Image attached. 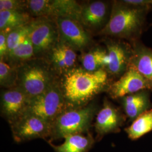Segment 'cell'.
<instances>
[{
    "label": "cell",
    "instance_id": "1",
    "mask_svg": "<svg viewBox=\"0 0 152 152\" xmlns=\"http://www.w3.org/2000/svg\"><path fill=\"white\" fill-rule=\"evenodd\" d=\"M107 82L108 74L103 68L94 72L72 68L64 76L61 91L66 102L82 105L101 91Z\"/></svg>",
    "mask_w": 152,
    "mask_h": 152
},
{
    "label": "cell",
    "instance_id": "2",
    "mask_svg": "<svg viewBox=\"0 0 152 152\" xmlns=\"http://www.w3.org/2000/svg\"><path fill=\"white\" fill-rule=\"evenodd\" d=\"M144 11V8L128 5L122 1L115 4L110 19L101 33L125 38L136 35L142 26Z\"/></svg>",
    "mask_w": 152,
    "mask_h": 152
},
{
    "label": "cell",
    "instance_id": "3",
    "mask_svg": "<svg viewBox=\"0 0 152 152\" xmlns=\"http://www.w3.org/2000/svg\"><path fill=\"white\" fill-rule=\"evenodd\" d=\"M17 71V87L25 92L29 99L42 94L53 83L52 73L42 61L31 60Z\"/></svg>",
    "mask_w": 152,
    "mask_h": 152
},
{
    "label": "cell",
    "instance_id": "4",
    "mask_svg": "<svg viewBox=\"0 0 152 152\" xmlns=\"http://www.w3.org/2000/svg\"><path fill=\"white\" fill-rule=\"evenodd\" d=\"M65 104L61 90L53 82L42 94L28 100L25 113L53 124L57 117L65 110Z\"/></svg>",
    "mask_w": 152,
    "mask_h": 152
},
{
    "label": "cell",
    "instance_id": "5",
    "mask_svg": "<svg viewBox=\"0 0 152 152\" xmlns=\"http://www.w3.org/2000/svg\"><path fill=\"white\" fill-rule=\"evenodd\" d=\"M95 113L94 105L64 110L53 124V139L82 134L88 129Z\"/></svg>",
    "mask_w": 152,
    "mask_h": 152
},
{
    "label": "cell",
    "instance_id": "6",
    "mask_svg": "<svg viewBox=\"0 0 152 152\" xmlns=\"http://www.w3.org/2000/svg\"><path fill=\"white\" fill-rule=\"evenodd\" d=\"M29 27V37L34 49L35 55L50 52L60 41L57 24L49 19L42 18L32 21Z\"/></svg>",
    "mask_w": 152,
    "mask_h": 152
},
{
    "label": "cell",
    "instance_id": "7",
    "mask_svg": "<svg viewBox=\"0 0 152 152\" xmlns=\"http://www.w3.org/2000/svg\"><path fill=\"white\" fill-rule=\"evenodd\" d=\"M14 138L17 142L45 139L52 135L53 124L32 114L24 113L11 124Z\"/></svg>",
    "mask_w": 152,
    "mask_h": 152
},
{
    "label": "cell",
    "instance_id": "8",
    "mask_svg": "<svg viewBox=\"0 0 152 152\" xmlns=\"http://www.w3.org/2000/svg\"><path fill=\"white\" fill-rule=\"evenodd\" d=\"M60 41L73 49H85L90 44L91 37L78 21L67 17L59 16L56 19Z\"/></svg>",
    "mask_w": 152,
    "mask_h": 152
},
{
    "label": "cell",
    "instance_id": "9",
    "mask_svg": "<svg viewBox=\"0 0 152 152\" xmlns=\"http://www.w3.org/2000/svg\"><path fill=\"white\" fill-rule=\"evenodd\" d=\"M152 87V81L147 80L135 69L129 68L120 79L110 86L109 93L113 99L124 98Z\"/></svg>",
    "mask_w": 152,
    "mask_h": 152
},
{
    "label": "cell",
    "instance_id": "10",
    "mask_svg": "<svg viewBox=\"0 0 152 152\" xmlns=\"http://www.w3.org/2000/svg\"><path fill=\"white\" fill-rule=\"evenodd\" d=\"M29 99L19 87L9 88L1 96V111L12 124L26 112Z\"/></svg>",
    "mask_w": 152,
    "mask_h": 152
},
{
    "label": "cell",
    "instance_id": "11",
    "mask_svg": "<svg viewBox=\"0 0 152 152\" xmlns=\"http://www.w3.org/2000/svg\"><path fill=\"white\" fill-rule=\"evenodd\" d=\"M124 121L119 110L108 102H105L96 118L95 130L100 137L108 134L119 132Z\"/></svg>",
    "mask_w": 152,
    "mask_h": 152
},
{
    "label": "cell",
    "instance_id": "12",
    "mask_svg": "<svg viewBox=\"0 0 152 152\" xmlns=\"http://www.w3.org/2000/svg\"><path fill=\"white\" fill-rule=\"evenodd\" d=\"M109 64L107 69L113 75H118L127 70L132 54L125 44L110 42L107 44Z\"/></svg>",
    "mask_w": 152,
    "mask_h": 152
},
{
    "label": "cell",
    "instance_id": "13",
    "mask_svg": "<svg viewBox=\"0 0 152 152\" xmlns=\"http://www.w3.org/2000/svg\"><path fill=\"white\" fill-rule=\"evenodd\" d=\"M108 9L107 4L100 1H93L82 6L80 23L88 28L100 27L105 22Z\"/></svg>",
    "mask_w": 152,
    "mask_h": 152
},
{
    "label": "cell",
    "instance_id": "14",
    "mask_svg": "<svg viewBox=\"0 0 152 152\" xmlns=\"http://www.w3.org/2000/svg\"><path fill=\"white\" fill-rule=\"evenodd\" d=\"M122 104L127 116L132 121L149 109L151 105L149 94L145 90L124 97Z\"/></svg>",
    "mask_w": 152,
    "mask_h": 152
},
{
    "label": "cell",
    "instance_id": "15",
    "mask_svg": "<svg viewBox=\"0 0 152 152\" xmlns=\"http://www.w3.org/2000/svg\"><path fill=\"white\" fill-rule=\"evenodd\" d=\"M50 60L59 70L71 69L77 60L75 49L63 42L59 41L50 51Z\"/></svg>",
    "mask_w": 152,
    "mask_h": 152
},
{
    "label": "cell",
    "instance_id": "16",
    "mask_svg": "<svg viewBox=\"0 0 152 152\" xmlns=\"http://www.w3.org/2000/svg\"><path fill=\"white\" fill-rule=\"evenodd\" d=\"M64 139L65 140L63 143L59 145H55L49 142L55 152H86L94 143V140L90 134H74L66 136Z\"/></svg>",
    "mask_w": 152,
    "mask_h": 152
},
{
    "label": "cell",
    "instance_id": "17",
    "mask_svg": "<svg viewBox=\"0 0 152 152\" xmlns=\"http://www.w3.org/2000/svg\"><path fill=\"white\" fill-rule=\"evenodd\" d=\"M129 68H131L152 81V51L146 48L136 49L131 58Z\"/></svg>",
    "mask_w": 152,
    "mask_h": 152
},
{
    "label": "cell",
    "instance_id": "18",
    "mask_svg": "<svg viewBox=\"0 0 152 152\" xmlns=\"http://www.w3.org/2000/svg\"><path fill=\"white\" fill-rule=\"evenodd\" d=\"M31 22L29 15L24 11H0L1 31L8 33L15 28L26 26Z\"/></svg>",
    "mask_w": 152,
    "mask_h": 152
},
{
    "label": "cell",
    "instance_id": "19",
    "mask_svg": "<svg viewBox=\"0 0 152 152\" xmlns=\"http://www.w3.org/2000/svg\"><path fill=\"white\" fill-rule=\"evenodd\" d=\"M52 16L67 17L80 22L82 6L76 1H51Z\"/></svg>",
    "mask_w": 152,
    "mask_h": 152
},
{
    "label": "cell",
    "instance_id": "20",
    "mask_svg": "<svg viewBox=\"0 0 152 152\" xmlns=\"http://www.w3.org/2000/svg\"><path fill=\"white\" fill-rule=\"evenodd\" d=\"M152 131V108L139 115L125 129L128 137L133 140L139 139Z\"/></svg>",
    "mask_w": 152,
    "mask_h": 152
},
{
    "label": "cell",
    "instance_id": "21",
    "mask_svg": "<svg viewBox=\"0 0 152 152\" xmlns=\"http://www.w3.org/2000/svg\"><path fill=\"white\" fill-rule=\"evenodd\" d=\"M81 61L85 70L94 72L103 67H107L109 64L108 54L105 50L96 49L83 55Z\"/></svg>",
    "mask_w": 152,
    "mask_h": 152
},
{
    "label": "cell",
    "instance_id": "22",
    "mask_svg": "<svg viewBox=\"0 0 152 152\" xmlns=\"http://www.w3.org/2000/svg\"><path fill=\"white\" fill-rule=\"evenodd\" d=\"M35 56L34 49L29 35L26 39L16 47L7 58L14 62L28 61Z\"/></svg>",
    "mask_w": 152,
    "mask_h": 152
},
{
    "label": "cell",
    "instance_id": "23",
    "mask_svg": "<svg viewBox=\"0 0 152 152\" xmlns=\"http://www.w3.org/2000/svg\"><path fill=\"white\" fill-rule=\"evenodd\" d=\"M18 71L14 66L3 60L0 61V83L7 88H13L17 85Z\"/></svg>",
    "mask_w": 152,
    "mask_h": 152
},
{
    "label": "cell",
    "instance_id": "24",
    "mask_svg": "<svg viewBox=\"0 0 152 152\" xmlns=\"http://www.w3.org/2000/svg\"><path fill=\"white\" fill-rule=\"evenodd\" d=\"M29 24L15 28L7 33V41L8 45V55L28 36L30 31Z\"/></svg>",
    "mask_w": 152,
    "mask_h": 152
},
{
    "label": "cell",
    "instance_id": "25",
    "mask_svg": "<svg viewBox=\"0 0 152 152\" xmlns=\"http://www.w3.org/2000/svg\"><path fill=\"white\" fill-rule=\"evenodd\" d=\"M27 8L33 15L43 18L52 16L51 1L50 0L27 1Z\"/></svg>",
    "mask_w": 152,
    "mask_h": 152
},
{
    "label": "cell",
    "instance_id": "26",
    "mask_svg": "<svg viewBox=\"0 0 152 152\" xmlns=\"http://www.w3.org/2000/svg\"><path fill=\"white\" fill-rule=\"evenodd\" d=\"M27 8V1L1 0L0 11H23Z\"/></svg>",
    "mask_w": 152,
    "mask_h": 152
},
{
    "label": "cell",
    "instance_id": "27",
    "mask_svg": "<svg viewBox=\"0 0 152 152\" xmlns=\"http://www.w3.org/2000/svg\"><path fill=\"white\" fill-rule=\"evenodd\" d=\"M7 33L0 32V58L1 60L4 61L8 55V45H7Z\"/></svg>",
    "mask_w": 152,
    "mask_h": 152
},
{
    "label": "cell",
    "instance_id": "28",
    "mask_svg": "<svg viewBox=\"0 0 152 152\" xmlns=\"http://www.w3.org/2000/svg\"><path fill=\"white\" fill-rule=\"evenodd\" d=\"M122 2L128 5L139 8H146L150 4H152V1L147 0H125Z\"/></svg>",
    "mask_w": 152,
    "mask_h": 152
},
{
    "label": "cell",
    "instance_id": "29",
    "mask_svg": "<svg viewBox=\"0 0 152 152\" xmlns=\"http://www.w3.org/2000/svg\"></svg>",
    "mask_w": 152,
    "mask_h": 152
}]
</instances>
